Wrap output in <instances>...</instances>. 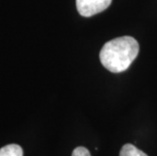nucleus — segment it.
<instances>
[{
	"label": "nucleus",
	"instance_id": "3",
	"mask_svg": "<svg viewBox=\"0 0 157 156\" xmlns=\"http://www.w3.org/2000/svg\"><path fill=\"white\" fill-rule=\"evenodd\" d=\"M23 151L19 145L9 144L0 148V156H22Z\"/></svg>",
	"mask_w": 157,
	"mask_h": 156
},
{
	"label": "nucleus",
	"instance_id": "2",
	"mask_svg": "<svg viewBox=\"0 0 157 156\" xmlns=\"http://www.w3.org/2000/svg\"><path fill=\"white\" fill-rule=\"evenodd\" d=\"M111 3L112 0H76V7L80 15L90 17L105 10Z\"/></svg>",
	"mask_w": 157,
	"mask_h": 156
},
{
	"label": "nucleus",
	"instance_id": "1",
	"mask_svg": "<svg viewBox=\"0 0 157 156\" xmlns=\"http://www.w3.org/2000/svg\"><path fill=\"white\" fill-rule=\"evenodd\" d=\"M139 53V44L132 36H121L103 46L99 59L103 67L113 73L126 71Z\"/></svg>",
	"mask_w": 157,
	"mask_h": 156
},
{
	"label": "nucleus",
	"instance_id": "4",
	"mask_svg": "<svg viewBox=\"0 0 157 156\" xmlns=\"http://www.w3.org/2000/svg\"><path fill=\"white\" fill-rule=\"evenodd\" d=\"M120 156H148L145 152L135 147L133 144H125L121 149Z\"/></svg>",
	"mask_w": 157,
	"mask_h": 156
},
{
	"label": "nucleus",
	"instance_id": "5",
	"mask_svg": "<svg viewBox=\"0 0 157 156\" xmlns=\"http://www.w3.org/2000/svg\"><path fill=\"white\" fill-rule=\"evenodd\" d=\"M72 156H91L90 155V152L88 149H86L85 147H82V146H79V147H76L72 152Z\"/></svg>",
	"mask_w": 157,
	"mask_h": 156
}]
</instances>
